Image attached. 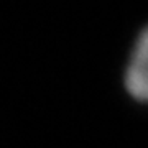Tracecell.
Returning a JSON list of instances; mask_svg holds the SVG:
<instances>
[{"label": "cell", "mask_w": 148, "mask_h": 148, "mask_svg": "<svg viewBox=\"0 0 148 148\" xmlns=\"http://www.w3.org/2000/svg\"><path fill=\"white\" fill-rule=\"evenodd\" d=\"M125 89L135 101L148 104V27L142 30L125 68Z\"/></svg>", "instance_id": "cell-1"}]
</instances>
